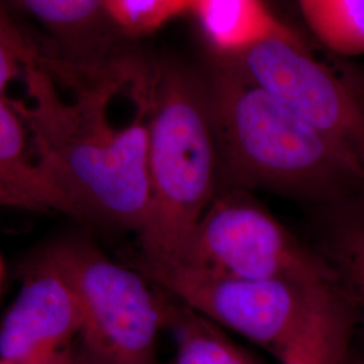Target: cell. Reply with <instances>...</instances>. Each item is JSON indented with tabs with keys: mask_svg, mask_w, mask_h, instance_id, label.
<instances>
[{
	"mask_svg": "<svg viewBox=\"0 0 364 364\" xmlns=\"http://www.w3.org/2000/svg\"><path fill=\"white\" fill-rule=\"evenodd\" d=\"M3 278H4V262H3V257L0 254V290H1V285H3Z\"/></svg>",
	"mask_w": 364,
	"mask_h": 364,
	"instance_id": "obj_21",
	"label": "cell"
},
{
	"mask_svg": "<svg viewBox=\"0 0 364 364\" xmlns=\"http://www.w3.org/2000/svg\"><path fill=\"white\" fill-rule=\"evenodd\" d=\"M38 34L46 55L77 66L100 65L126 48L105 0H10Z\"/></svg>",
	"mask_w": 364,
	"mask_h": 364,
	"instance_id": "obj_9",
	"label": "cell"
},
{
	"mask_svg": "<svg viewBox=\"0 0 364 364\" xmlns=\"http://www.w3.org/2000/svg\"><path fill=\"white\" fill-rule=\"evenodd\" d=\"M135 269L177 302L275 356L299 329L316 289L323 285L207 273L177 263L136 260Z\"/></svg>",
	"mask_w": 364,
	"mask_h": 364,
	"instance_id": "obj_7",
	"label": "cell"
},
{
	"mask_svg": "<svg viewBox=\"0 0 364 364\" xmlns=\"http://www.w3.org/2000/svg\"><path fill=\"white\" fill-rule=\"evenodd\" d=\"M81 329L77 296L45 248L28 264L22 287L0 324V358L18 364H55Z\"/></svg>",
	"mask_w": 364,
	"mask_h": 364,
	"instance_id": "obj_8",
	"label": "cell"
},
{
	"mask_svg": "<svg viewBox=\"0 0 364 364\" xmlns=\"http://www.w3.org/2000/svg\"><path fill=\"white\" fill-rule=\"evenodd\" d=\"M209 58L239 61L267 39L296 33L266 0H191L189 13Z\"/></svg>",
	"mask_w": 364,
	"mask_h": 364,
	"instance_id": "obj_10",
	"label": "cell"
},
{
	"mask_svg": "<svg viewBox=\"0 0 364 364\" xmlns=\"http://www.w3.org/2000/svg\"><path fill=\"white\" fill-rule=\"evenodd\" d=\"M0 208L27 209L26 205L0 186Z\"/></svg>",
	"mask_w": 364,
	"mask_h": 364,
	"instance_id": "obj_19",
	"label": "cell"
},
{
	"mask_svg": "<svg viewBox=\"0 0 364 364\" xmlns=\"http://www.w3.org/2000/svg\"><path fill=\"white\" fill-rule=\"evenodd\" d=\"M150 205L136 235L144 263H176L220 191V154L205 72L156 55L149 117Z\"/></svg>",
	"mask_w": 364,
	"mask_h": 364,
	"instance_id": "obj_3",
	"label": "cell"
},
{
	"mask_svg": "<svg viewBox=\"0 0 364 364\" xmlns=\"http://www.w3.org/2000/svg\"><path fill=\"white\" fill-rule=\"evenodd\" d=\"M168 326L177 338L174 364H255L219 326L169 296Z\"/></svg>",
	"mask_w": 364,
	"mask_h": 364,
	"instance_id": "obj_14",
	"label": "cell"
},
{
	"mask_svg": "<svg viewBox=\"0 0 364 364\" xmlns=\"http://www.w3.org/2000/svg\"><path fill=\"white\" fill-rule=\"evenodd\" d=\"M0 186L28 210L66 215L61 197L39 169L26 126L9 99H0Z\"/></svg>",
	"mask_w": 364,
	"mask_h": 364,
	"instance_id": "obj_13",
	"label": "cell"
},
{
	"mask_svg": "<svg viewBox=\"0 0 364 364\" xmlns=\"http://www.w3.org/2000/svg\"><path fill=\"white\" fill-rule=\"evenodd\" d=\"M176 263L207 273L302 285L338 281L316 248L293 234L252 192L235 188H221Z\"/></svg>",
	"mask_w": 364,
	"mask_h": 364,
	"instance_id": "obj_5",
	"label": "cell"
},
{
	"mask_svg": "<svg viewBox=\"0 0 364 364\" xmlns=\"http://www.w3.org/2000/svg\"><path fill=\"white\" fill-rule=\"evenodd\" d=\"M314 209V248L336 275L364 326V192Z\"/></svg>",
	"mask_w": 364,
	"mask_h": 364,
	"instance_id": "obj_12",
	"label": "cell"
},
{
	"mask_svg": "<svg viewBox=\"0 0 364 364\" xmlns=\"http://www.w3.org/2000/svg\"><path fill=\"white\" fill-rule=\"evenodd\" d=\"M205 77L220 189L263 191L320 207L364 192V174L237 61L208 57Z\"/></svg>",
	"mask_w": 364,
	"mask_h": 364,
	"instance_id": "obj_2",
	"label": "cell"
},
{
	"mask_svg": "<svg viewBox=\"0 0 364 364\" xmlns=\"http://www.w3.org/2000/svg\"><path fill=\"white\" fill-rule=\"evenodd\" d=\"M364 174V81L313 53L299 31L267 39L239 61Z\"/></svg>",
	"mask_w": 364,
	"mask_h": 364,
	"instance_id": "obj_6",
	"label": "cell"
},
{
	"mask_svg": "<svg viewBox=\"0 0 364 364\" xmlns=\"http://www.w3.org/2000/svg\"><path fill=\"white\" fill-rule=\"evenodd\" d=\"M105 6L117 31L138 41L188 15L191 0H105Z\"/></svg>",
	"mask_w": 364,
	"mask_h": 364,
	"instance_id": "obj_17",
	"label": "cell"
},
{
	"mask_svg": "<svg viewBox=\"0 0 364 364\" xmlns=\"http://www.w3.org/2000/svg\"><path fill=\"white\" fill-rule=\"evenodd\" d=\"M48 250L75 287L81 348L102 364H156V338L168 326V296L90 239L65 237Z\"/></svg>",
	"mask_w": 364,
	"mask_h": 364,
	"instance_id": "obj_4",
	"label": "cell"
},
{
	"mask_svg": "<svg viewBox=\"0 0 364 364\" xmlns=\"http://www.w3.org/2000/svg\"><path fill=\"white\" fill-rule=\"evenodd\" d=\"M45 53L38 34L10 0H0V99H10L14 81H22L26 66L38 64Z\"/></svg>",
	"mask_w": 364,
	"mask_h": 364,
	"instance_id": "obj_16",
	"label": "cell"
},
{
	"mask_svg": "<svg viewBox=\"0 0 364 364\" xmlns=\"http://www.w3.org/2000/svg\"><path fill=\"white\" fill-rule=\"evenodd\" d=\"M0 364H18V363H15V362H11V360H7V359H3V358H0Z\"/></svg>",
	"mask_w": 364,
	"mask_h": 364,
	"instance_id": "obj_22",
	"label": "cell"
},
{
	"mask_svg": "<svg viewBox=\"0 0 364 364\" xmlns=\"http://www.w3.org/2000/svg\"><path fill=\"white\" fill-rule=\"evenodd\" d=\"M144 54L134 41L100 65L58 60H49L45 68L30 64L22 77L25 97L9 99L66 216L136 235L150 205L153 95L123 123L115 122L112 111Z\"/></svg>",
	"mask_w": 364,
	"mask_h": 364,
	"instance_id": "obj_1",
	"label": "cell"
},
{
	"mask_svg": "<svg viewBox=\"0 0 364 364\" xmlns=\"http://www.w3.org/2000/svg\"><path fill=\"white\" fill-rule=\"evenodd\" d=\"M304 22L328 52L364 54V0H297Z\"/></svg>",
	"mask_w": 364,
	"mask_h": 364,
	"instance_id": "obj_15",
	"label": "cell"
},
{
	"mask_svg": "<svg viewBox=\"0 0 364 364\" xmlns=\"http://www.w3.org/2000/svg\"><path fill=\"white\" fill-rule=\"evenodd\" d=\"M55 364H102L93 359L91 355L81 348L80 344H73L66 350Z\"/></svg>",
	"mask_w": 364,
	"mask_h": 364,
	"instance_id": "obj_18",
	"label": "cell"
},
{
	"mask_svg": "<svg viewBox=\"0 0 364 364\" xmlns=\"http://www.w3.org/2000/svg\"><path fill=\"white\" fill-rule=\"evenodd\" d=\"M359 314L336 282L316 289L311 306L287 346L281 364H348Z\"/></svg>",
	"mask_w": 364,
	"mask_h": 364,
	"instance_id": "obj_11",
	"label": "cell"
},
{
	"mask_svg": "<svg viewBox=\"0 0 364 364\" xmlns=\"http://www.w3.org/2000/svg\"><path fill=\"white\" fill-rule=\"evenodd\" d=\"M348 364H364V355H351Z\"/></svg>",
	"mask_w": 364,
	"mask_h": 364,
	"instance_id": "obj_20",
	"label": "cell"
}]
</instances>
